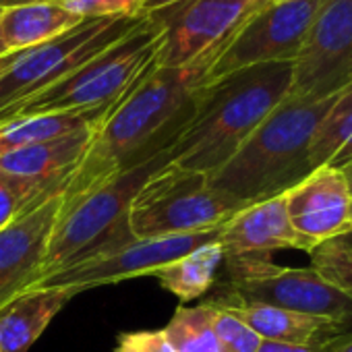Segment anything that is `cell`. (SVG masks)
Wrapping results in <instances>:
<instances>
[{
	"instance_id": "6da1fadb",
	"label": "cell",
	"mask_w": 352,
	"mask_h": 352,
	"mask_svg": "<svg viewBox=\"0 0 352 352\" xmlns=\"http://www.w3.org/2000/svg\"><path fill=\"white\" fill-rule=\"evenodd\" d=\"M212 56L187 67L157 63L114 104L79 166L63 185L60 212L114 176L170 149L193 116Z\"/></svg>"
},
{
	"instance_id": "7a4b0ae2",
	"label": "cell",
	"mask_w": 352,
	"mask_h": 352,
	"mask_svg": "<svg viewBox=\"0 0 352 352\" xmlns=\"http://www.w3.org/2000/svg\"><path fill=\"white\" fill-rule=\"evenodd\" d=\"M292 75L294 63H272L204 83L170 162L208 176L218 172L290 94Z\"/></svg>"
},
{
	"instance_id": "3957f363",
	"label": "cell",
	"mask_w": 352,
	"mask_h": 352,
	"mask_svg": "<svg viewBox=\"0 0 352 352\" xmlns=\"http://www.w3.org/2000/svg\"><path fill=\"white\" fill-rule=\"evenodd\" d=\"M336 94L325 98L286 96L239 151L210 176V185L232 204L249 208L302 183L315 170L311 143Z\"/></svg>"
},
{
	"instance_id": "277c9868",
	"label": "cell",
	"mask_w": 352,
	"mask_h": 352,
	"mask_svg": "<svg viewBox=\"0 0 352 352\" xmlns=\"http://www.w3.org/2000/svg\"><path fill=\"white\" fill-rule=\"evenodd\" d=\"M170 160L172 147L114 176L71 208L58 212L34 282L131 245L135 241L129 226L131 204L143 183Z\"/></svg>"
},
{
	"instance_id": "5b68a950",
	"label": "cell",
	"mask_w": 352,
	"mask_h": 352,
	"mask_svg": "<svg viewBox=\"0 0 352 352\" xmlns=\"http://www.w3.org/2000/svg\"><path fill=\"white\" fill-rule=\"evenodd\" d=\"M164 36V21L157 15H147L139 28L52 87L3 110L0 124L21 116L112 108L155 65Z\"/></svg>"
},
{
	"instance_id": "8992f818",
	"label": "cell",
	"mask_w": 352,
	"mask_h": 352,
	"mask_svg": "<svg viewBox=\"0 0 352 352\" xmlns=\"http://www.w3.org/2000/svg\"><path fill=\"white\" fill-rule=\"evenodd\" d=\"M241 210L210 185L208 174L168 162L137 191L129 226L135 239L191 234L216 228Z\"/></svg>"
},
{
	"instance_id": "52a82bcc",
	"label": "cell",
	"mask_w": 352,
	"mask_h": 352,
	"mask_svg": "<svg viewBox=\"0 0 352 352\" xmlns=\"http://www.w3.org/2000/svg\"><path fill=\"white\" fill-rule=\"evenodd\" d=\"M224 263L228 280L218 296L263 302L352 327V290L331 284L317 270L282 267L270 257H239Z\"/></svg>"
},
{
	"instance_id": "ba28073f",
	"label": "cell",
	"mask_w": 352,
	"mask_h": 352,
	"mask_svg": "<svg viewBox=\"0 0 352 352\" xmlns=\"http://www.w3.org/2000/svg\"><path fill=\"white\" fill-rule=\"evenodd\" d=\"M145 17L147 13L83 19L58 38L23 50L17 63L0 77V112L52 87L139 28Z\"/></svg>"
},
{
	"instance_id": "9c48e42d",
	"label": "cell",
	"mask_w": 352,
	"mask_h": 352,
	"mask_svg": "<svg viewBox=\"0 0 352 352\" xmlns=\"http://www.w3.org/2000/svg\"><path fill=\"white\" fill-rule=\"evenodd\" d=\"M321 0H280L261 5L212 56L206 83L241 69L294 63Z\"/></svg>"
},
{
	"instance_id": "30bf717a",
	"label": "cell",
	"mask_w": 352,
	"mask_h": 352,
	"mask_svg": "<svg viewBox=\"0 0 352 352\" xmlns=\"http://www.w3.org/2000/svg\"><path fill=\"white\" fill-rule=\"evenodd\" d=\"M224 224H220L216 228L191 232V234L135 239L131 245H126L110 255L96 257V259L83 261L75 267L50 274V276L34 282L23 294H28L32 290H44V288H69L79 294L89 288L116 284V282H124V280L139 278V276H151L160 267L195 251L197 247L218 241Z\"/></svg>"
},
{
	"instance_id": "8fae6325",
	"label": "cell",
	"mask_w": 352,
	"mask_h": 352,
	"mask_svg": "<svg viewBox=\"0 0 352 352\" xmlns=\"http://www.w3.org/2000/svg\"><path fill=\"white\" fill-rule=\"evenodd\" d=\"M267 0H185L151 13L164 21L166 36L155 63L187 67L214 56L218 48Z\"/></svg>"
},
{
	"instance_id": "7c38bea8",
	"label": "cell",
	"mask_w": 352,
	"mask_h": 352,
	"mask_svg": "<svg viewBox=\"0 0 352 352\" xmlns=\"http://www.w3.org/2000/svg\"><path fill=\"white\" fill-rule=\"evenodd\" d=\"M352 81V0H321L288 96L325 98Z\"/></svg>"
},
{
	"instance_id": "4fadbf2b",
	"label": "cell",
	"mask_w": 352,
	"mask_h": 352,
	"mask_svg": "<svg viewBox=\"0 0 352 352\" xmlns=\"http://www.w3.org/2000/svg\"><path fill=\"white\" fill-rule=\"evenodd\" d=\"M98 129H85L0 155V179L15 191L23 214L54 193H63V185L79 166Z\"/></svg>"
},
{
	"instance_id": "5bb4252c",
	"label": "cell",
	"mask_w": 352,
	"mask_h": 352,
	"mask_svg": "<svg viewBox=\"0 0 352 352\" xmlns=\"http://www.w3.org/2000/svg\"><path fill=\"white\" fill-rule=\"evenodd\" d=\"M286 214L307 253L352 224V197L340 168H315L286 193Z\"/></svg>"
},
{
	"instance_id": "9a60e30c",
	"label": "cell",
	"mask_w": 352,
	"mask_h": 352,
	"mask_svg": "<svg viewBox=\"0 0 352 352\" xmlns=\"http://www.w3.org/2000/svg\"><path fill=\"white\" fill-rule=\"evenodd\" d=\"M60 204L63 193H54L0 230V311L19 298L34 282Z\"/></svg>"
},
{
	"instance_id": "2e32d148",
	"label": "cell",
	"mask_w": 352,
	"mask_h": 352,
	"mask_svg": "<svg viewBox=\"0 0 352 352\" xmlns=\"http://www.w3.org/2000/svg\"><path fill=\"white\" fill-rule=\"evenodd\" d=\"M224 259L270 257L284 249L305 251V243L294 232L286 214V193L253 204L232 216L220 234Z\"/></svg>"
},
{
	"instance_id": "e0dca14e",
	"label": "cell",
	"mask_w": 352,
	"mask_h": 352,
	"mask_svg": "<svg viewBox=\"0 0 352 352\" xmlns=\"http://www.w3.org/2000/svg\"><path fill=\"white\" fill-rule=\"evenodd\" d=\"M208 302L232 313L243 323H247L261 340H272V342L319 346L325 340L344 333L348 329L344 323H338L333 319L302 315L263 302H247L226 296H214Z\"/></svg>"
},
{
	"instance_id": "ac0fdd59",
	"label": "cell",
	"mask_w": 352,
	"mask_h": 352,
	"mask_svg": "<svg viewBox=\"0 0 352 352\" xmlns=\"http://www.w3.org/2000/svg\"><path fill=\"white\" fill-rule=\"evenodd\" d=\"M75 296L77 292L69 288H44L15 298L0 311V350L30 352L52 319Z\"/></svg>"
},
{
	"instance_id": "d6986e66",
	"label": "cell",
	"mask_w": 352,
	"mask_h": 352,
	"mask_svg": "<svg viewBox=\"0 0 352 352\" xmlns=\"http://www.w3.org/2000/svg\"><path fill=\"white\" fill-rule=\"evenodd\" d=\"M81 21L83 17L65 9L58 0H36L0 13V32L7 48L19 52L46 44Z\"/></svg>"
},
{
	"instance_id": "ffe728a7",
	"label": "cell",
	"mask_w": 352,
	"mask_h": 352,
	"mask_svg": "<svg viewBox=\"0 0 352 352\" xmlns=\"http://www.w3.org/2000/svg\"><path fill=\"white\" fill-rule=\"evenodd\" d=\"M112 108L89 110V112L36 114V116H21V118L7 120L0 124V155L28 145L60 139L85 129H96L104 122V118Z\"/></svg>"
},
{
	"instance_id": "44dd1931",
	"label": "cell",
	"mask_w": 352,
	"mask_h": 352,
	"mask_svg": "<svg viewBox=\"0 0 352 352\" xmlns=\"http://www.w3.org/2000/svg\"><path fill=\"white\" fill-rule=\"evenodd\" d=\"M222 263H224V251L218 239L160 267L151 276L160 282L164 290L179 296L185 305L187 300H195L204 296L216 284L218 270Z\"/></svg>"
},
{
	"instance_id": "7402d4cb",
	"label": "cell",
	"mask_w": 352,
	"mask_h": 352,
	"mask_svg": "<svg viewBox=\"0 0 352 352\" xmlns=\"http://www.w3.org/2000/svg\"><path fill=\"white\" fill-rule=\"evenodd\" d=\"M352 160V81L333 98L311 143L313 168H340Z\"/></svg>"
},
{
	"instance_id": "603a6c76",
	"label": "cell",
	"mask_w": 352,
	"mask_h": 352,
	"mask_svg": "<svg viewBox=\"0 0 352 352\" xmlns=\"http://www.w3.org/2000/svg\"><path fill=\"white\" fill-rule=\"evenodd\" d=\"M164 333L176 352H222L210 302L197 307L181 305L164 327Z\"/></svg>"
},
{
	"instance_id": "cb8c5ba5",
	"label": "cell",
	"mask_w": 352,
	"mask_h": 352,
	"mask_svg": "<svg viewBox=\"0 0 352 352\" xmlns=\"http://www.w3.org/2000/svg\"><path fill=\"white\" fill-rule=\"evenodd\" d=\"M311 267L331 284L352 290V224L309 251Z\"/></svg>"
},
{
	"instance_id": "d4e9b609",
	"label": "cell",
	"mask_w": 352,
	"mask_h": 352,
	"mask_svg": "<svg viewBox=\"0 0 352 352\" xmlns=\"http://www.w3.org/2000/svg\"><path fill=\"white\" fill-rule=\"evenodd\" d=\"M212 305V302H210ZM214 309V329L220 340L222 352H257L261 338L232 313L212 305Z\"/></svg>"
},
{
	"instance_id": "484cf974",
	"label": "cell",
	"mask_w": 352,
	"mask_h": 352,
	"mask_svg": "<svg viewBox=\"0 0 352 352\" xmlns=\"http://www.w3.org/2000/svg\"><path fill=\"white\" fill-rule=\"evenodd\" d=\"M58 3L83 19L126 17L143 13V0H58Z\"/></svg>"
},
{
	"instance_id": "4316f807",
	"label": "cell",
	"mask_w": 352,
	"mask_h": 352,
	"mask_svg": "<svg viewBox=\"0 0 352 352\" xmlns=\"http://www.w3.org/2000/svg\"><path fill=\"white\" fill-rule=\"evenodd\" d=\"M114 352H176L168 342L164 329L124 331L116 340Z\"/></svg>"
},
{
	"instance_id": "83f0119b",
	"label": "cell",
	"mask_w": 352,
	"mask_h": 352,
	"mask_svg": "<svg viewBox=\"0 0 352 352\" xmlns=\"http://www.w3.org/2000/svg\"><path fill=\"white\" fill-rule=\"evenodd\" d=\"M19 216H23V206L15 191L0 179V230L11 226Z\"/></svg>"
},
{
	"instance_id": "f1b7e54d",
	"label": "cell",
	"mask_w": 352,
	"mask_h": 352,
	"mask_svg": "<svg viewBox=\"0 0 352 352\" xmlns=\"http://www.w3.org/2000/svg\"><path fill=\"white\" fill-rule=\"evenodd\" d=\"M257 352H317V346L309 344H286V342H272L261 340Z\"/></svg>"
},
{
	"instance_id": "f546056e",
	"label": "cell",
	"mask_w": 352,
	"mask_h": 352,
	"mask_svg": "<svg viewBox=\"0 0 352 352\" xmlns=\"http://www.w3.org/2000/svg\"><path fill=\"white\" fill-rule=\"evenodd\" d=\"M317 352H352V333H338L317 346Z\"/></svg>"
},
{
	"instance_id": "4dcf8cb0",
	"label": "cell",
	"mask_w": 352,
	"mask_h": 352,
	"mask_svg": "<svg viewBox=\"0 0 352 352\" xmlns=\"http://www.w3.org/2000/svg\"><path fill=\"white\" fill-rule=\"evenodd\" d=\"M185 0H143V7L141 11L151 15V13H157V11H164V9H170L174 5H181Z\"/></svg>"
},
{
	"instance_id": "1f68e13d",
	"label": "cell",
	"mask_w": 352,
	"mask_h": 352,
	"mask_svg": "<svg viewBox=\"0 0 352 352\" xmlns=\"http://www.w3.org/2000/svg\"><path fill=\"white\" fill-rule=\"evenodd\" d=\"M21 52L23 50H19V52H11V54H7V56H3V58H0V77H3L15 63H17V58L21 56Z\"/></svg>"
},
{
	"instance_id": "d6a6232c",
	"label": "cell",
	"mask_w": 352,
	"mask_h": 352,
	"mask_svg": "<svg viewBox=\"0 0 352 352\" xmlns=\"http://www.w3.org/2000/svg\"><path fill=\"white\" fill-rule=\"evenodd\" d=\"M30 3H36V0H0V11L23 7V5H30Z\"/></svg>"
},
{
	"instance_id": "836d02e7",
	"label": "cell",
	"mask_w": 352,
	"mask_h": 352,
	"mask_svg": "<svg viewBox=\"0 0 352 352\" xmlns=\"http://www.w3.org/2000/svg\"><path fill=\"white\" fill-rule=\"evenodd\" d=\"M340 172L344 174V179H346V185H348V191H350V197H352V160L342 164L340 166Z\"/></svg>"
},
{
	"instance_id": "e575fe53",
	"label": "cell",
	"mask_w": 352,
	"mask_h": 352,
	"mask_svg": "<svg viewBox=\"0 0 352 352\" xmlns=\"http://www.w3.org/2000/svg\"><path fill=\"white\" fill-rule=\"evenodd\" d=\"M0 13H3V11H0ZM7 54H11V50L7 48V44H5V40H3V32H0V58L7 56Z\"/></svg>"
},
{
	"instance_id": "d590c367",
	"label": "cell",
	"mask_w": 352,
	"mask_h": 352,
	"mask_svg": "<svg viewBox=\"0 0 352 352\" xmlns=\"http://www.w3.org/2000/svg\"><path fill=\"white\" fill-rule=\"evenodd\" d=\"M267 3H280V0H267Z\"/></svg>"
},
{
	"instance_id": "8d00e7d4",
	"label": "cell",
	"mask_w": 352,
	"mask_h": 352,
	"mask_svg": "<svg viewBox=\"0 0 352 352\" xmlns=\"http://www.w3.org/2000/svg\"><path fill=\"white\" fill-rule=\"evenodd\" d=\"M0 352H3V350H0Z\"/></svg>"
}]
</instances>
